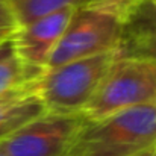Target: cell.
Masks as SVG:
<instances>
[{
  "mask_svg": "<svg viewBox=\"0 0 156 156\" xmlns=\"http://www.w3.org/2000/svg\"><path fill=\"white\" fill-rule=\"evenodd\" d=\"M156 146V105L85 120L65 156H136Z\"/></svg>",
  "mask_w": 156,
  "mask_h": 156,
  "instance_id": "obj_1",
  "label": "cell"
},
{
  "mask_svg": "<svg viewBox=\"0 0 156 156\" xmlns=\"http://www.w3.org/2000/svg\"><path fill=\"white\" fill-rule=\"evenodd\" d=\"M117 58L115 50L71 61L53 68L35 80V93L46 112L58 115H83L105 73Z\"/></svg>",
  "mask_w": 156,
  "mask_h": 156,
  "instance_id": "obj_2",
  "label": "cell"
},
{
  "mask_svg": "<svg viewBox=\"0 0 156 156\" xmlns=\"http://www.w3.org/2000/svg\"><path fill=\"white\" fill-rule=\"evenodd\" d=\"M156 105V62L115 58L83 111L87 120H99L127 109Z\"/></svg>",
  "mask_w": 156,
  "mask_h": 156,
  "instance_id": "obj_3",
  "label": "cell"
},
{
  "mask_svg": "<svg viewBox=\"0 0 156 156\" xmlns=\"http://www.w3.org/2000/svg\"><path fill=\"white\" fill-rule=\"evenodd\" d=\"M121 21L90 8L80 6L71 15L47 68L71 61L97 56L117 49Z\"/></svg>",
  "mask_w": 156,
  "mask_h": 156,
  "instance_id": "obj_4",
  "label": "cell"
},
{
  "mask_svg": "<svg viewBox=\"0 0 156 156\" xmlns=\"http://www.w3.org/2000/svg\"><path fill=\"white\" fill-rule=\"evenodd\" d=\"M85 120L82 114L46 112L2 140L0 152L5 156H65Z\"/></svg>",
  "mask_w": 156,
  "mask_h": 156,
  "instance_id": "obj_5",
  "label": "cell"
},
{
  "mask_svg": "<svg viewBox=\"0 0 156 156\" xmlns=\"http://www.w3.org/2000/svg\"><path fill=\"white\" fill-rule=\"evenodd\" d=\"M76 9V6H64L21 26L11 41L14 55L30 65L47 70L52 53Z\"/></svg>",
  "mask_w": 156,
  "mask_h": 156,
  "instance_id": "obj_6",
  "label": "cell"
},
{
  "mask_svg": "<svg viewBox=\"0 0 156 156\" xmlns=\"http://www.w3.org/2000/svg\"><path fill=\"white\" fill-rule=\"evenodd\" d=\"M117 58H138L156 62V8L143 0L121 23Z\"/></svg>",
  "mask_w": 156,
  "mask_h": 156,
  "instance_id": "obj_7",
  "label": "cell"
},
{
  "mask_svg": "<svg viewBox=\"0 0 156 156\" xmlns=\"http://www.w3.org/2000/svg\"><path fill=\"white\" fill-rule=\"evenodd\" d=\"M34 83H24L0 94V141L46 114Z\"/></svg>",
  "mask_w": 156,
  "mask_h": 156,
  "instance_id": "obj_8",
  "label": "cell"
},
{
  "mask_svg": "<svg viewBox=\"0 0 156 156\" xmlns=\"http://www.w3.org/2000/svg\"><path fill=\"white\" fill-rule=\"evenodd\" d=\"M46 68H40L21 61L11 53L0 59V94L15 87L38 80L44 74Z\"/></svg>",
  "mask_w": 156,
  "mask_h": 156,
  "instance_id": "obj_9",
  "label": "cell"
},
{
  "mask_svg": "<svg viewBox=\"0 0 156 156\" xmlns=\"http://www.w3.org/2000/svg\"><path fill=\"white\" fill-rule=\"evenodd\" d=\"M21 26L29 24L64 6L80 8L87 0H8Z\"/></svg>",
  "mask_w": 156,
  "mask_h": 156,
  "instance_id": "obj_10",
  "label": "cell"
},
{
  "mask_svg": "<svg viewBox=\"0 0 156 156\" xmlns=\"http://www.w3.org/2000/svg\"><path fill=\"white\" fill-rule=\"evenodd\" d=\"M141 2L143 0H87L83 6L108 14L123 23Z\"/></svg>",
  "mask_w": 156,
  "mask_h": 156,
  "instance_id": "obj_11",
  "label": "cell"
},
{
  "mask_svg": "<svg viewBox=\"0 0 156 156\" xmlns=\"http://www.w3.org/2000/svg\"><path fill=\"white\" fill-rule=\"evenodd\" d=\"M20 27L21 24L11 3L8 0H0V46L9 43Z\"/></svg>",
  "mask_w": 156,
  "mask_h": 156,
  "instance_id": "obj_12",
  "label": "cell"
},
{
  "mask_svg": "<svg viewBox=\"0 0 156 156\" xmlns=\"http://www.w3.org/2000/svg\"><path fill=\"white\" fill-rule=\"evenodd\" d=\"M11 41H12V40H11ZM11 41L0 46V59L5 58V56H9L11 53H14L12 52V43H11Z\"/></svg>",
  "mask_w": 156,
  "mask_h": 156,
  "instance_id": "obj_13",
  "label": "cell"
},
{
  "mask_svg": "<svg viewBox=\"0 0 156 156\" xmlns=\"http://www.w3.org/2000/svg\"><path fill=\"white\" fill-rule=\"evenodd\" d=\"M136 156H156V146L147 149V150H144V152H141V153H138Z\"/></svg>",
  "mask_w": 156,
  "mask_h": 156,
  "instance_id": "obj_14",
  "label": "cell"
},
{
  "mask_svg": "<svg viewBox=\"0 0 156 156\" xmlns=\"http://www.w3.org/2000/svg\"><path fill=\"white\" fill-rule=\"evenodd\" d=\"M150 2H152V5H153V6L156 8V0H150Z\"/></svg>",
  "mask_w": 156,
  "mask_h": 156,
  "instance_id": "obj_15",
  "label": "cell"
}]
</instances>
